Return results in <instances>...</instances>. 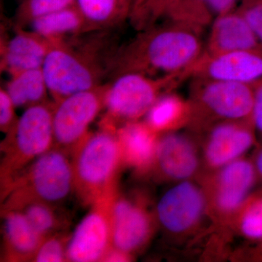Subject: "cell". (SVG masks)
<instances>
[{
  "mask_svg": "<svg viewBox=\"0 0 262 262\" xmlns=\"http://www.w3.org/2000/svg\"><path fill=\"white\" fill-rule=\"evenodd\" d=\"M261 45L243 15L232 10L213 20L204 54L251 49Z\"/></svg>",
  "mask_w": 262,
  "mask_h": 262,
  "instance_id": "14",
  "label": "cell"
},
{
  "mask_svg": "<svg viewBox=\"0 0 262 262\" xmlns=\"http://www.w3.org/2000/svg\"><path fill=\"white\" fill-rule=\"evenodd\" d=\"M108 83L54 101L53 148L72 156L90 133V125L105 107Z\"/></svg>",
  "mask_w": 262,
  "mask_h": 262,
  "instance_id": "7",
  "label": "cell"
},
{
  "mask_svg": "<svg viewBox=\"0 0 262 262\" xmlns=\"http://www.w3.org/2000/svg\"><path fill=\"white\" fill-rule=\"evenodd\" d=\"M117 191L103 196L91 206L70 236L67 261H102L112 244V211Z\"/></svg>",
  "mask_w": 262,
  "mask_h": 262,
  "instance_id": "8",
  "label": "cell"
},
{
  "mask_svg": "<svg viewBox=\"0 0 262 262\" xmlns=\"http://www.w3.org/2000/svg\"><path fill=\"white\" fill-rule=\"evenodd\" d=\"M253 141L252 134L246 127L233 124L219 125L212 132L207 158L212 165H225L247 151Z\"/></svg>",
  "mask_w": 262,
  "mask_h": 262,
  "instance_id": "17",
  "label": "cell"
},
{
  "mask_svg": "<svg viewBox=\"0 0 262 262\" xmlns=\"http://www.w3.org/2000/svg\"><path fill=\"white\" fill-rule=\"evenodd\" d=\"M21 1H22V0H21Z\"/></svg>",
  "mask_w": 262,
  "mask_h": 262,
  "instance_id": "37",
  "label": "cell"
},
{
  "mask_svg": "<svg viewBox=\"0 0 262 262\" xmlns=\"http://www.w3.org/2000/svg\"><path fill=\"white\" fill-rule=\"evenodd\" d=\"M75 192L84 206H91L117 191L122 164L117 130L101 126L90 133L72 156Z\"/></svg>",
  "mask_w": 262,
  "mask_h": 262,
  "instance_id": "3",
  "label": "cell"
},
{
  "mask_svg": "<svg viewBox=\"0 0 262 262\" xmlns=\"http://www.w3.org/2000/svg\"><path fill=\"white\" fill-rule=\"evenodd\" d=\"M103 42L101 39L80 43L67 39L51 41L42 70L54 101L102 84L116 53L106 52Z\"/></svg>",
  "mask_w": 262,
  "mask_h": 262,
  "instance_id": "2",
  "label": "cell"
},
{
  "mask_svg": "<svg viewBox=\"0 0 262 262\" xmlns=\"http://www.w3.org/2000/svg\"><path fill=\"white\" fill-rule=\"evenodd\" d=\"M54 102L46 101L26 108L1 144V189L34 160L53 148Z\"/></svg>",
  "mask_w": 262,
  "mask_h": 262,
  "instance_id": "6",
  "label": "cell"
},
{
  "mask_svg": "<svg viewBox=\"0 0 262 262\" xmlns=\"http://www.w3.org/2000/svg\"><path fill=\"white\" fill-rule=\"evenodd\" d=\"M16 106L12 101L6 90H0V130L8 134L12 130L17 120L15 110Z\"/></svg>",
  "mask_w": 262,
  "mask_h": 262,
  "instance_id": "29",
  "label": "cell"
},
{
  "mask_svg": "<svg viewBox=\"0 0 262 262\" xmlns=\"http://www.w3.org/2000/svg\"><path fill=\"white\" fill-rule=\"evenodd\" d=\"M70 238V236L61 232L46 237L38 248L32 261H67V245Z\"/></svg>",
  "mask_w": 262,
  "mask_h": 262,
  "instance_id": "27",
  "label": "cell"
},
{
  "mask_svg": "<svg viewBox=\"0 0 262 262\" xmlns=\"http://www.w3.org/2000/svg\"><path fill=\"white\" fill-rule=\"evenodd\" d=\"M29 25L33 32L50 41L67 39L89 32L76 4L34 19Z\"/></svg>",
  "mask_w": 262,
  "mask_h": 262,
  "instance_id": "19",
  "label": "cell"
},
{
  "mask_svg": "<svg viewBox=\"0 0 262 262\" xmlns=\"http://www.w3.org/2000/svg\"><path fill=\"white\" fill-rule=\"evenodd\" d=\"M189 77V70L159 77L139 72L120 74L108 83L105 100L106 113L101 126L117 130L127 122L136 121L147 114L160 96Z\"/></svg>",
  "mask_w": 262,
  "mask_h": 262,
  "instance_id": "5",
  "label": "cell"
},
{
  "mask_svg": "<svg viewBox=\"0 0 262 262\" xmlns=\"http://www.w3.org/2000/svg\"><path fill=\"white\" fill-rule=\"evenodd\" d=\"M203 208L201 192L190 183L184 182L164 194L158 205V216L165 229L182 232L194 225Z\"/></svg>",
  "mask_w": 262,
  "mask_h": 262,
  "instance_id": "13",
  "label": "cell"
},
{
  "mask_svg": "<svg viewBox=\"0 0 262 262\" xmlns=\"http://www.w3.org/2000/svg\"><path fill=\"white\" fill-rule=\"evenodd\" d=\"M241 228L245 235L250 238H262V213L257 203H255L244 215Z\"/></svg>",
  "mask_w": 262,
  "mask_h": 262,
  "instance_id": "30",
  "label": "cell"
},
{
  "mask_svg": "<svg viewBox=\"0 0 262 262\" xmlns=\"http://www.w3.org/2000/svg\"><path fill=\"white\" fill-rule=\"evenodd\" d=\"M13 37L2 41L1 70L10 75L24 71L42 68L51 41L37 33L15 27Z\"/></svg>",
  "mask_w": 262,
  "mask_h": 262,
  "instance_id": "12",
  "label": "cell"
},
{
  "mask_svg": "<svg viewBox=\"0 0 262 262\" xmlns=\"http://www.w3.org/2000/svg\"><path fill=\"white\" fill-rule=\"evenodd\" d=\"M5 89L16 108H27L48 101L49 91L42 68L10 75Z\"/></svg>",
  "mask_w": 262,
  "mask_h": 262,
  "instance_id": "22",
  "label": "cell"
},
{
  "mask_svg": "<svg viewBox=\"0 0 262 262\" xmlns=\"http://www.w3.org/2000/svg\"><path fill=\"white\" fill-rule=\"evenodd\" d=\"M189 106L174 94L160 96L146 114V123L158 133L178 125L187 116Z\"/></svg>",
  "mask_w": 262,
  "mask_h": 262,
  "instance_id": "24",
  "label": "cell"
},
{
  "mask_svg": "<svg viewBox=\"0 0 262 262\" xmlns=\"http://www.w3.org/2000/svg\"><path fill=\"white\" fill-rule=\"evenodd\" d=\"M192 77L253 84L262 79V45L221 54L203 53L192 66Z\"/></svg>",
  "mask_w": 262,
  "mask_h": 262,
  "instance_id": "10",
  "label": "cell"
},
{
  "mask_svg": "<svg viewBox=\"0 0 262 262\" xmlns=\"http://www.w3.org/2000/svg\"><path fill=\"white\" fill-rule=\"evenodd\" d=\"M56 207L57 206L44 202L29 201L20 202L3 211L20 212L33 228L46 238L48 236L61 232L67 225L65 219Z\"/></svg>",
  "mask_w": 262,
  "mask_h": 262,
  "instance_id": "23",
  "label": "cell"
},
{
  "mask_svg": "<svg viewBox=\"0 0 262 262\" xmlns=\"http://www.w3.org/2000/svg\"><path fill=\"white\" fill-rule=\"evenodd\" d=\"M89 32L103 31L129 18L130 6L125 0H76Z\"/></svg>",
  "mask_w": 262,
  "mask_h": 262,
  "instance_id": "21",
  "label": "cell"
},
{
  "mask_svg": "<svg viewBox=\"0 0 262 262\" xmlns=\"http://www.w3.org/2000/svg\"><path fill=\"white\" fill-rule=\"evenodd\" d=\"M125 1L127 2V3H128L129 4H130H130H131V0H125Z\"/></svg>",
  "mask_w": 262,
  "mask_h": 262,
  "instance_id": "36",
  "label": "cell"
},
{
  "mask_svg": "<svg viewBox=\"0 0 262 262\" xmlns=\"http://www.w3.org/2000/svg\"><path fill=\"white\" fill-rule=\"evenodd\" d=\"M214 18L234 10L237 0H195Z\"/></svg>",
  "mask_w": 262,
  "mask_h": 262,
  "instance_id": "31",
  "label": "cell"
},
{
  "mask_svg": "<svg viewBox=\"0 0 262 262\" xmlns=\"http://www.w3.org/2000/svg\"><path fill=\"white\" fill-rule=\"evenodd\" d=\"M194 97L212 113L229 120L252 117L253 84L194 77Z\"/></svg>",
  "mask_w": 262,
  "mask_h": 262,
  "instance_id": "9",
  "label": "cell"
},
{
  "mask_svg": "<svg viewBox=\"0 0 262 262\" xmlns=\"http://www.w3.org/2000/svg\"><path fill=\"white\" fill-rule=\"evenodd\" d=\"M73 192L72 158L62 150L53 148L1 189V211L29 201L58 206Z\"/></svg>",
  "mask_w": 262,
  "mask_h": 262,
  "instance_id": "4",
  "label": "cell"
},
{
  "mask_svg": "<svg viewBox=\"0 0 262 262\" xmlns=\"http://www.w3.org/2000/svg\"><path fill=\"white\" fill-rule=\"evenodd\" d=\"M237 11L262 44V0H243Z\"/></svg>",
  "mask_w": 262,
  "mask_h": 262,
  "instance_id": "28",
  "label": "cell"
},
{
  "mask_svg": "<svg viewBox=\"0 0 262 262\" xmlns=\"http://www.w3.org/2000/svg\"><path fill=\"white\" fill-rule=\"evenodd\" d=\"M130 259V254L112 248L106 256L103 258L102 261H127Z\"/></svg>",
  "mask_w": 262,
  "mask_h": 262,
  "instance_id": "33",
  "label": "cell"
},
{
  "mask_svg": "<svg viewBox=\"0 0 262 262\" xmlns=\"http://www.w3.org/2000/svg\"><path fill=\"white\" fill-rule=\"evenodd\" d=\"M156 134L146 122H127L117 130L122 163L144 167L156 155Z\"/></svg>",
  "mask_w": 262,
  "mask_h": 262,
  "instance_id": "16",
  "label": "cell"
},
{
  "mask_svg": "<svg viewBox=\"0 0 262 262\" xmlns=\"http://www.w3.org/2000/svg\"><path fill=\"white\" fill-rule=\"evenodd\" d=\"M1 213L3 259L7 261H32L45 237L33 228L20 212Z\"/></svg>",
  "mask_w": 262,
  "mask_h": 262,
  "instance_id": "15",
  "label": "cell"
},
{
  "mask_svg": "<svg viewBox=\"0 0 262 262\" xmlns=\"http://www.w3.org/2000/svg\"><path fill=\"white\" fill-rule=\"evenodd\" d=\"M254 103L252 119L255 126L262 134V79L253 83Z\"/></svg>",
  "mask_w": 262,
  "mask_h": 262,
  "instance_id": "32",
  "label": "cell"
},
{
  "mask_svg": "<svg viewBox=\"0 0 262 262\" xmlns=\"http://www.w3.org/2000/svg\"><path fill=\"white\" fill-rule=\"evenodd\" d=\"M201 31L171 20L155 24L116 52L110 72L115 77L125 72L159 77L189 70L205 52Z\"/></svg>",
  "mask_w": 262,
  "mask_h": 262,
  "instance_id": "1",
  "label": "cell"
},
{
  "mask_svg": "<svg viewBox=\"0 0 262 262\" xmlns=\"http://www.w3.org/2000/svg\"><path fill=\"white\" fill-rule=\"evenodd\" d=\"M177 0H146L130 21L137 30L142 31L155 25L160 18L165 17Z\"/></svg>",
  "mask_w": 262,
  "mask_h": 262,
  "instance_id": "26",
  "label": "cell"
},
{
  "mask_svg": "<svg viewBox=\"0 0 262 262\" xmlns=\"http://www.w3.org/2000/svg\"><path fill=\"white\" fill-rule=\"evenodd\" d=\"M76 0H22L15 15V27L24 28L34 19L75 4Z\"/></svg>",
  "mask_w": 262,
  "mask_h": 262,
  "instance_id": "25",
  "label": "cell"
},
{
  "mask_svg": "<svg viewBox=\"0 0 262 262\" xmlns=\"http://www.w3.org/2000/svg\"><path fill=\"white\" fill-rule=\"evenodd\" d=\"M256 167H257L258 171L262 176V151L258 155L257 160H256Z\"/></svg>",
  "mask_w": 262,
  "mask_h": 262,
  "instance_id": "35",
  "label": "cell"
},
{
  "mask_svg": "<svg viewBox=\"0 0 262 262\" xmlns=\"http://www.w3.org/2000/svg\"><path fill=\"white\" fill-rule=\"evenodd\" d=\"M150 232L151 221L146 212L117 194L112 211L113 248L130 254L145 244Z\"/></svg>",
  "mask_w": 262,
  "mask_h": 262,
  "instance_id": "11",
  "label": "cell"
},
{
  "mask_svg": "<svg viewBox=\"0 0 262 262\" xmlns=\"http://www.w3.org/2000/svg\"><path fill=\"white\" fill-rule=\"evenodd\" d=\"M146 0H131L130 12L129 18H132L137 13L138 10L140 9L143 4L145 3Z\"/></svg>",
  "mask_w": 262,
  "mask_h": 262,
  "instance_id": "34",
  "label": "cell"
},
{
  "mask_svg": "<svg viewBox=\"0 0 262 262\" xmlns=\"http://www.w3.org/2000/svg\"><path fill=\"white\" fill-rule=\"evenodd\" d=\"M155 155L161 170L171 178H187L195 170V152L182 136L170 134L163 137L158 142Z\"/></svg>",
  "mask_w": 262,
  "mask_h": 262,
  "instance_id": "18",
  "label": "cell"
},
{
  "mask_svg": "<svg viewBox=\"0 0 262 262\" xmlns=\"http://www.w3.org/2000/svg\"><path fill=\"white\" fill-rule=\"evenodd\" d=\"M254 169L246 161L229 163L220 179L219 205L222 209L231 211L238 207L244 201L254 181Z\"/></svg>",
  "mask_w": 262,
  "mask_h": 262,
  "instance_id": "20",
  "label": "cell"
}]
</instances>
